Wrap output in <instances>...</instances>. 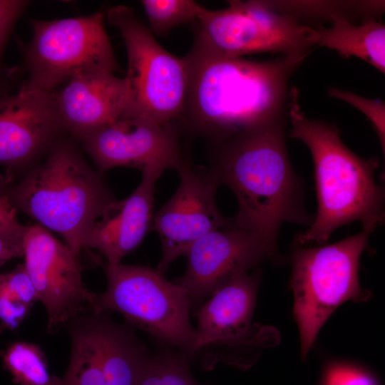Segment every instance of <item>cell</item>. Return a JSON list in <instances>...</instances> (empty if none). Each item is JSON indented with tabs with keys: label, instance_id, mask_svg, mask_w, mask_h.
I'll return each mask as SVG.
<instances>
[{
	"label": "cell",
	"instance_id": "23",
	"mask_svg": "<svg viewBox=\"0 0 385 385\" xmlns=\"http://www.w3.org/2000/svg\"><path fill=\"white\" fill-rule=\"evenodd\" d=\"M136 385H200L187 355L160 353L148 356Z\"/></svg>",
	"mask_w": 385,
	"mask_h": 385
},
{
	"label": "cell",
	"instance_id": "26",
	"mask_svg": "<svg viewBox=\"0 0 385 385\" xmlns=\"http://www.w3.org/2000/svg\"><path fill=\"white\" fill-rule=\"evenodd\" d=\"M26 228L18 221L16 211L0 197V236L12 259L23 257Z\"/></svg>",
	"mask_w": 385,
	"mask_h": 385
},
{
	"label": "cell",
	"instance_id": "27",
	"mask_svg": "<svg viewBox=\"0 0 385 385\" xmlns=\"http://www.w3.org/2000/svg\"><path fill=\"white\" fill-rule=\"evenodd\" d=\"M28 4L27 1L0 0V79L15 72L5 70L3 56L13 28Z\"/></svg>",
	"mask_w": 385,
	"mask_h": 385
},
{
	"label": "cell",
	"instance_id": "18",
	"mask_svg": "<svg viewBox=\"0 0 385 385\" xmlns=\"http://www.w3.org/2000/svg\"><path fill=\"white\" fill-rule=\"evenodd\" d=\"M249 271L233 272L197 312V349L243 342L248 337L260 279L258 272Z\"/></svg>",
	"mask_w": 385,
	"mask_h": 385
},
{
	"label": "cell",
	"instance_id": "5",
	"mask_svg": "<svg viewBox=\"0 0 385 385\" xmlns=\"http://www.w3.org/2000/svg\"><path fill=\"white\" fill-rule=\"evenodd\" d=\"M371 233L362 230L330 245H292L290 285L304 359L329 316L348 300L369 296L359 282L360 258Z\"/></svg>",
	"mask_w": 385,
	"mask_h": 385
},
{
	"label": "cell",
	"instance_id": "29",
	"mask_svg": "<svg viewBox=\"0 0 385 385\" xmlns=\"http://www.w3.org/2000/svg\"><path fill=\"white\" fill-rule=\"evenodd\" d=\"M11 257L0 236V267L6 261L11 260Z\"/></svg>",
	"mask_w": 385,
	"mask_h": 385
},
{
	"label": "cell",
	"instance_id": "12",
	"mask_svg": "<svg viewBox=\"0 0 385 385\" xmlns=\"http://www.w3.org/2000/svg\"><path fill=\"white\" fill-rule=\"evenodd\" d=\"M181 129L178 122L160 124L143 118H120L78 141L101 173L115 167L178 171L189 160L181 146Z\"/></svg>",
	"mask_w": 385,
	"mask_h": 385
},
{
	"label": "cell",
	"instance_id": "25",
	"mask_svg": "<svg viewBox=\"0 0 385 385\" xmlns=\"http://www.w3.org/2000/svg\"><path fill=\"white\" fill-rule=\"evenodd\" d=\"M328 95L343 101L361 111L371 122L379 138L383 153H385V104L379 99H370L350 91L330 87Z\"/></svg>",
	"mask_w": 385,
	"mask_h": 385
},
{
	"label": "cell",
	"instance_id": "19",
	"mask_svg": "<svg viewBox=\"0 0 385 385\" xmlns=\"http://www.w3.org/2000/svg\"><path fill=\"white\" fill-rule=\"evenodd\" d=\"M311 37L316 46L334 50L344 58L357 57L385 73V26L381 19L312 28Z\"/></svg>",
	"mask_w": 385,
	"mask_h": 385
},
{
	"label": "cell",
	"instance_id": "13",
	"mask_svg": "<svg viewBox=\"0 0 385 385\" xmlns=\"http://www.w3.org/2000/svg\"><path fill=\"white\" fill-rule=\"evenodd\" d=\"M177 172L179 187L153 215L151 227L161 242L162 259L157 270L163 274L204 235L236 227L232 217H223L217 207L220 185L207 168H195L189 160Z\"/></svg>",
	"mask_w": 385,
	"mask_h": 385
},
{
	"label": "cell",
	"instance_id": "11",
	"mask_svg": "<svg viewBox=\"0 0 385 385\" xmlns=\"http://www.w3.org/2000/svg\"><path fill=\"white\" fill-rule=\"evenodd\" d=\"M23 250L24 267L47 312L48 333L55 334L79 315L96 311L97 294L86 288L80 255L67 244L36 224L27 226Z\"/></svg>",
	"mask_w": 385,
	"mask_h": 385
},
{
	"label": "cell",
	"instance_id": "30",
	"mask_svg": "<svg viewBox=\"0 0 385 385\" xmlns=\"http://www.w3.org/2000/svg\"><path fill=\"white\" fill-rule=\"evenodd\" d=\"M10 88L9 81L5 80V78L0 79V97L6 95Z\"/></svg>",
	"mask_w": 385,
	"mask_h": 385
},
{
	"label": "cell",
	"instance_id": "17",
	"mask_svg": "<svg viewBox=\"0 0 385 385\" xmlns=\"http://www.w3.org/2000/svg\"><path fill=\"white\" fill-rule=\"evenodd\" d=\"M162 173L142 172L135 190L125 199L111 204L96 222L86 237L85 248L98 250L109 265L120 263L135 249L151 230L155 185Z\"/></svg>",
	"mask_w": 385,
	"mask_h": 385
},
{
	"label": "cell",
	"instance_id": "3",
	"mask_svg": "<svg viewBox=\"0 0 385 385\" xmlns=\"http://www.w3.org/2000/svg\"><path fill=\"white\" fill-rule=\"evenodd\" d=\"M298 100L295 88L288 137L300 140L310 150L318 207L312 225L296 235L292 245H323L335 230L355 221L362 230L374 232L385 220L384 189L374 177L379 158L357 155L343 143L335 123L308 117Z\"/></svg>",
	"mask_w": 385,
	"mask_h": 385
},
{
	"label": "cell",
	"instance_id": "21",
	"mask_svg": "<svg viewBox=\"0 0 385 385\" xmlns=\"http://www.w3.org/2000/svg\"><path fill=\"white\" fill-rule=\"evenodd\" d=\"M37 301L36 292L24 263L0 274V321L4 329L19 327Z\"/></svg>",
	"mask_w": 385,
	"mask_h": 385
},
{
	"label": "cell",
	"instance_id": "20",
	"mask_svg": "<svg viewBox=\"0 0 385 385\" xmlns=\"http://www.w3.org/2000/svg\"><path fill=\"white\" fill-rule=\"evenodd\" d=\"M272 9L291 16L309 26L316 23L334 24L346 21L359 24L372 19H381L384 1H265ZM316 27V28H317Z\"/></svg>",
	"mask_w": 385,
	"mask_h": 385
},
{
	"label": "cell",
	"instance_id": "6",
	"mask_svg": "<svg viewBox=\"0 0 385 385\" xmlns=\"http://www.w3.org/2000/svg\"><path fill=\"white\" fill-rule=\"evenodd\" d=\"M106 16L119 30L127 51L128 101L121 118L178 122L187 93L183 58L163 48L133 8L117 5L108 10Z\"/></svg>",
	"mask_w": 385,
	"mask_h": 385
},
{
	"label": "cell",
	"instance_id": "9",
	"mask_svg": "<svg viewBox=\"0 0 385 385\" xmlns=\"http://www.w3.org/2000/svg\"><path fill=\"white\" fill-rule=\"evenodd\" d=\"M219 10L203 7L195 24L193 44L213 55L240 58L260 53H312V27L272 9L265 1H227Z\"/></svg>",
	"mask_w": 385,
	"mask_h": 385
},
{
	"label": "cell",
	"instance_id": "4",
	"mask_svg": "<svg viewBox=\"0 0 385 385\" xmlns=\"http://www.w3.org/2000/svg\"><path fill=\"white\" fill-rule=\"evenodd\" d=\"M21 174L0 175V197L61 235L80 255L96 222L116 200L102 173L88 165L73 139L64 136Z\"/></svg>",
	"mask_w": 385,
	"mask_h": 385
},
{
	"label": "cell",
	"instance_id": "15",
	"mask_svg": "<svg viewBox=\"0 0 385 385\" xmlns=\"http://www.w3.org/2000/svg\"><path fill=\"white\" fill-rule=\"evenodd\" d=\"M186 255V271L175 283L189 300L212 294L237 270H250L265 260H274L252 234L237 227L204 235L190 246Z\"/></svg>",
	"mask_w": 385,
	"mask_h": 385
},
{
	"label": "cell",
	"instance_id": "2",
	"mask_svg": "<svg viewBox=\"0 0 385 385\" xmlns=\"http://www.w3.org/2000/svg\"><path fill=\"white\" fill-rule=\"evenodd\" d=\"M289 114L242 130L216 143L207 170L236 197L235 226L252 234L279 260V230L285 222L310 226L304 185L287 149Z\"/></svg>",
	"mask_w": 385,
	"mask_h": 385
},
{
	"label": "cell",
	"instance_id": "14",
	"mask_svg": "<svg viewBox=\"0 0 385 385\" xmlns=\"http://www.w3.org/2000/svg\"><path fill=\"white\" fill-rule=\"evenodd\" d=\"M53 91L0 97V165L21 173L39 162L61 138Z\"/></svg>",
	"mask_w": 385,
	"mask_h": 385
},
{
	"label": "cell",
	"instance_id": "7",
	"mask_svg": "<svg viewBox=\"0 0 385 385\" xmlns=\"http://www.w3.org/2000/svg\"><path fill=\"white\" fill-rule=\"evenodd\" d=\"M106 290L97 294L96 311H115L159 342L188 355L197 350L190 322L189 299L175 282L148 267L103 263Z\"/></svg>",
	"mask_w": 385,
	"mask_h": 385
},
{
	"label": "cell",
	"instance_id": "24",
	"mask_svg": "<svg viewBox=\"0 0 385 385\" xmlns=\"http://www.w3.org/2000/svg\"><path fill=\"white\" fill-rule=\"evenodd\" d=\"M140 3L148 19L149 29L156 35L194 22L203 8L192 0H142Z\"/></svg>",
	"mask_w": 385,
	"mask_h": 385
},
{
	"label": "cell",
	"instance_id": "16",
	"mask_svg": "<svg viewBox=\"0 0 385 385\" xmlns=\"http://www.w3.org/2000/svg\"><path fill=\"white\" fill-rule=\"evenodd\" d=\"M54 93L61 124L76 140L123 116L128 101L126 78L111 72L79 74Z\"/></svg>",
	"mask_w": 385,
	"mask_h": 385
},
{
	"label": "cell",
	"instance_id": "22",
	"mask_svg": "<svg viewBox=\"0 0 385 385\" xmlns=\"http://www.w3.org/2000/svg\"><path fill=\"white\" fill-rule=\"evenodd\" d=\"M4 368L19 385H60L61 378L49 373L41 348L31 342L11 343L2 352Z\"/></svg>",
	"mask_w": 385,
	"mask_h": 385
},
{
	"label": "cell",
	"instance_id": "8",
	"mask_svg": "<svg viewBox=\"0 0 385 385\" xmlns=\"http://www.w3.org/2000/svg\"><path fill=\"white\" fill-rule=\"evenodd\" d=\"M104 16L31 20L33 35L24 51L27 73L20 91H52L79 74L114 73L118 63L103 24Z\"/></svg>",
	"mask_w": 385,
	"mask_h": 385
},
{
	"label": "cell",
	"instance_id": "1",
	"mask_svg": "<svg viewBox=\"0 0 385 385\" xmlns=\"http://www.w3.org/2000/svg\"><path fill=\"white\" fill-rule=\"evenodd\" d=\"M311 53L265 61L223 58L192 45L183 57L187 93L181 128L220 142L289 114L290 80Z\"/></svg>",
	"mask_w": 385,
	"mask_h": 385
},
{
	"label": "cell",
	"instance_id": "28",
	"mask_svg": "<svg viewBox=\"0 0 385 385\" xmlns=\"http://www.w3.org/2000/svg\"><path fill=\"white\" fill-rule=\"evenodd\" d=\"M323 385H377L364 370L353 365L333 364L327 369Z\"/></svg>",
	"mask_w": 385,
	"mask_h": 385
},
{
	"label": "cell",
	"instance_id": "10",
	"mask_svg": "<svg viewBox=\"0 0 385 385\" xmlns=\"http://www.w3.org/2000/svg\"><path fill=\"white\" fill-rule=\"evenodd\" d=\"M108 313L88 312L66 326L71 351L60 385L137 384L149 355L133 332Z\"/></svg>",
	"mask_w": 385,
	"mask_h": 385
}]
</instances>
